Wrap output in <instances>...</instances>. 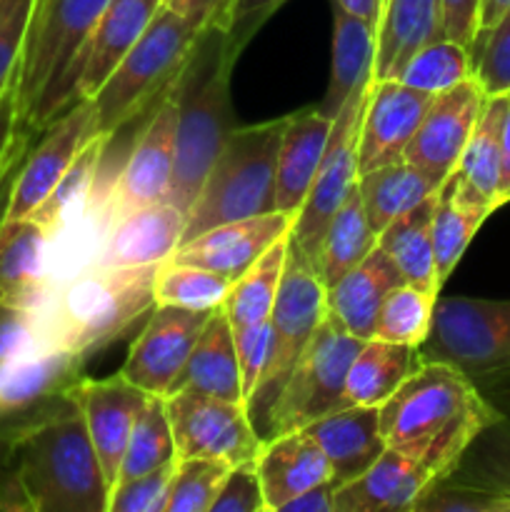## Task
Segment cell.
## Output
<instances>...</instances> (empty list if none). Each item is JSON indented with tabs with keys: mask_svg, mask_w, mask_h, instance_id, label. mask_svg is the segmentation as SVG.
<instances>
[{
	"mask_svg": "<svg viewBox=\"0 0 510 512\" xmlns=\"http://www.w3.org/2000/svg\"><path fill=\"white\" fill-rule=\"evenodd\" d=\"M378 410L385 445L418 460L435 483L450 478L470 445L500 423L473 380L440 360H423Z\"/></svg>",
	"mask_w": 510,
	"mask_h": 512,
	"instance_id": "1",
	"label": "cell"
},
{
	"mask_svg": "<svg viewBox=\"0 0 510 512\" xmlns=\"http://www.w3.org/2000/svg\"><path fill=\"white\" fill-rule=\"evenodd\" d=\"M13 445L15 470L35 512H108L110 485L70 393L0 420Z\"/></svg>",
	"mask_w": 510,
	"mask_h": 512,
	"instance_id": "2",
	"label": "cell"
},
{
	"mask_svg": "<svg viewBox=\"0 0 510 512\" xmlns=\"http://www.w3.org/2000/svg\"><path fill=\"white\" fill-rule=\"evenodd\" d=\"M245 40L248 38L235 35L233 30L213 25L203 28L188 63L173 83L178 133L168 203L178 205L185 215L193 208L225 140L235 130L230 78Z\"/></svg>",
	"mask_w": 510,
	"mask_h": 512,
	"instance_id": "3",
	"label": "cell"
},
{
	"mask_svg": "<svg viewBox=\"0 0 510 512\" xmlns=\"http://www.w3.org/2000/svg\"><path fill=\"white\" fill-rule=\"evenodd\" d=\"M110 0H38L18 70L20 120L45 130L78 98L88 40Z\"/></svg>",
	"mask_w": 510,
	"mask_h": 512,
	"instance_id": "4",
	"label": "cell"
},
{
	"mask_svg": "<svg viewBox=\"0 0 510 512\" xmlns=\"http://www.w3.org/2000/svg\"><path fill=\"white\" fill-rule=\"evenodd\" d=\"M158 265H93L68 280L48 305L55 345L85 363L90 355L120 338L140 315L155 308L153 285Z\"/></svg>",
	"mask_w": 510,
	"mask_h": 512,
	"instance_id": "5",
	"label": "cell"
},
{
	"mask_svg": "<svg viewBox=\"0 0 510 512\" xmlns=\"http://www.w3.org/2000/svg\"><path fill=\"white\" fill-rule=\"evenodd\" d=\"M285 123L288 118L268 120L228 135L190 208L183 243L215 225L273 213L275 165Z\"/></svg>",
	"mask_w": 510,
	"mask_h": 512,
	"instance_id": "6",
	"label": "cell"
},
{
	"mask_svg": "<svg viewBox=\"0 0 510 512\" xmlns=\"http://www.w3.org/2000/svg\"><path fill=\"white\" fill-rule=\"evenodd\" d=\"M198 40V30L175 10L160 5L138 43L93 95L98 133L113 135L143 118L175 83Z\"/></svg>",
	"mask_w": 510,
	"mask_h": 512,
	"instance_id": "7",
	"label": "cell"
},
{
	"mask_svg": "<svg viewBox=\"0 0 510 512\" xmlns=\"http://www.w3.org/2000/svg\"><path fill=\"white\" fill-rule=\"evenodd\" d=\"M325 318V285L318 270L305 260V255L290 240L288 263H285L283 285H280L278 300L270 313V330H273V345H270L268 368L255 388L253 398L245 403L253 428L265 440L268 433L270 413L293 373L295 363L303 355L305 345L310 343L313 333Z\"/></svg>",
	"mask_w": 510,
	"mask_h": 512,
	"instance_id": "8",
	"label": "cell"
},
{
	"mask_svg": "<svg viewBox=\"0 0 510 512\" xmlns=\"http://www.w3.org/2000/svg\"><path fill=\"white\" fill-rule=\"evenodd\" d=\"M360 345L363 340L325 313L270 413L265 440L303 430L323 415L345 408V378Z\"/></svg>",
	"mask_w": 510,
	"mask_h": 512,
	"instance_id": "9",
	"label": "cell"
},
{
	"mask_svg": "<svg viewBox=\"0 0 510 512\" xmlns=\"http://www.w3.org/2000/svg\"><path fill=\"white\" fill-rule=\"evenodd\" d=\"M420 360H440L470 380L510 368V300L438 298Z\"/></svg>",
	"mask_w": 510,
	"mask_h": 512,
	"instance_id": "10",
	"label": "cell"
},
{
	"mask_svg": "<svg viewBox=\"0 0 510 512\" xmlns=\"http://www.w3.org/2000/svg\"><path fill=\"white\" fill-rule=\"evenodd\" d=\"M370 83L355 90L348 103L333 118V128H330L320 168L315 173L313 185H310L308 198H305L303 208L298 210L293 228H290V240L315 270H318L320 240H323L325 228H328L330 218L340 208V203L348 198V193L358 183L360 123H363Z\"/></svg>",
	"mask_w": 510,
	"mask_h": 512,
	"instance_id": "11",
	"label": "cell"
},
{
	"mask_svg": "<svg viewBox=\"0 0 510 512\" xmlns=\"http://www.w3.org/2000/svg\"><path fill=\"white\" fill-rule=\"evenodd\" d=\"M165 410L178 460L210 458L240 465L258 458L263 448V438L255 433L245 403L180 390L165 395Z\"/></svg>",
	"mask_w": 510,
	"mask_h": 512,
	"instance_id": "12",
	"label": "cell"
},
{
	"mask_svg": "<svg viewBox=\"0 0 510 512\" xmlns=\"http://www.w3.org/2000/svg\"><path fill=\"white\" fill-rule=\"evenodd\" d=\"M175 133H178V103L170 85L150 118L145 120L135 143L130 145L128 158L110 193V223L115 225L145 205L168 200L175 170Z\"/></svg>",
	"mask_w": 510,
	"mask_h": 512,
	"instance_id": "13",
	"label": "cell"
},
{
	"mask_svg": "<svg viewBox=\"0 0 510 512\" xmlns=\"http://www.w3.org/2000/svg\"><path fill=\"white\" fill-rule=\"evenodd\" d=\"M48 133L35 148H30L10 195L8 218H28L60 183L80 150L98 135L95 105L90 98H80L63 115L48 125Z\"/></svg>",
	"mask_w": 510,
	"mask_h": 512,
	"instance_id": "14",
	"label": "cell"
},
{
	"mask_svg": "<svg viewBox=\"0 0 510 512\" xmlns=\"http://www.w3.org/2000/svg\"><path fill=\"white\" fill-rule=\"evenodd\" d=\"M213 310L155 305L120 373L148 395H168Z\"/></svg>",
	"mask_w": 510,
	"mask_h": 512,
	"instance_id": "15",
	"label": "cell"
},
{
	"mask_svg": "<svg viewBox=\"0 0 510 512\" xmlns=\"http://www.w3.org/2000/svg\"><path fill=\"white\" fill-rule=\"evenodd\" d=\"M485 93L475 78L463 80L445 93L433 95L423 123L415 130L405 160L428 170L440 183L458 170L478 115L485 105Z\"/></svg>",
	"mask_w": 510,
	"mask_h": 512,
	"instance_id": "16",
	"label": "cell"
},
{
	"mask_svg": "<svg viewBox=\"0 0 510 512\" xmlns=\"http://www.w3.org/2000/svg\"><path fill=\"white\" fill-rule=\"evenodd\" d=\"M68 393L83 415L90 443L103 465L105 480L113 488L135 418L148 400V393L130 383L123 373H115L103 380H90L80 375L70 385Z\"/></svg>",
	"mask_w": 510,
	"mask_h": 512,
	"instance_id": "17",
	"label": "cell"
},
{
	"mask_svg": "<svg viewBox=\"0 0 510 512\" xmlns=\"http://www.w3.org/2000/svg\"><path fill=\"white\" fill-rule=\"evenodd\" d=\"M433 95L415 90L400 80L370 83L358 140V173H370L383 165L405 160L410 140L423 123Z\"/></svg>",
	"mask_w": 510,
	"mask_h": 512,
	"instance_id": "18",
	"label": "cell"
},
{
	"mask_svg": "<svg viewBox=\"0 0 510 512\" xmlns=\"http://www.w3.org/2000/svg\"><path fill=\"white\" fill-rule=\"evenodd\" d=\"M293 220V215L273 210V213L255 215V218L215 225L180 245L170 258L213 270L233 283L275 240L290 233Z\"/></svg>",
	"mask_w": 510,
	"mask_h": 512,
	"instance_id": "19",
	"label": "cell"
},
{
	"mask_svg": "<svg viewBox=\"0 0 510 512\" xmlns=\"http://www.w3.org/2000/svg\"><path fill=\"white\" fill-rule=\"evenodd\" d=\"M435 485V478L408 453H385L353 483L335 490V512H403L415 510Z\"/></svg>",
	"mask_w": 510,
	"mask_h": 512,
	"instance_id": "20",
	"label": "cell"
},
{
	"mask_svg": "<svg viewBox=\"0 0 510 512\" xmlns=\"http://www.w3.org/2000/svg\"><path fill=\"white\" fill-rule=\"evenodd\" d=\"M0 298L28 310H45L53 303L48 230L33 218H5L0 225Z\"/></svg>",
	"mask_w": 510,
	"mask_h": 512,
	"instance_id": "21",
	"label": "cell"
},
{
	"mask_svg": "<svg viewBox=\"0 0 510 512\" xmlns=\"http://www.w3.org/2000/svg\"><path fill=\"white\" fill-rule=\"evenodd\" d=\"M310 435L318 440L330 465L333 488L353 483L385 453V438L380 433V410L370 405H348L310 423Z\"/></svg>",
	"mask_w": 510,
	"mask_h": 512,
	"instance_id": "22",
	"label": "cell"
},
{
	"mask_svg": "<svg viewBox=\"0 0 510 512\" xmlns=\"http://www.w3.org/2000/svg\"><path fill=\"white\" fill-rule=\"evenodd\" d=\"M255 468L263 483L268 512H280L298 495L330 483L328 458L305 428L265 440Z\"/></svg>",
	"mask_w": 510,
	"mask_h": 512,
	"instance_id": "23",
	"label": "cell"
},
{
	"mask_svg": "<svg viewBox=\"0 0 510 512\" xmlns=\"http://www.w3.org/2000/svg\"><path fill=\"white\" fill-rule=\"evenodd\" d=\"M185 223L188 215L168 200L145 205L110 228L98 265L133 268L163 263L183 243Z\"/></svg>",
	"mask_w": 510,
	"mask_h": 512,
	"instance_id": "24",
	"label": "cell"
},
{
	"mask_svg": "<svg viewBox=\"0 0 510 512\" xmlns=\"http://www.w3.org/2000/svg\"><path fill=\"white\" fill-rule=\"evenodd\" d=\"M400 283L405 280L393 260L375 248L363 263L325 288V313L355 338L370 340L385 298Z\"/></svg>",
	"mask_w": 510,
	"mask_h": 512,
	"instance_id": "25",
	"label": "cell"
},
{
	"mask_svg": "<svg viewBox=\"0 0 510 512\" xmlns=\"http://www.w3.org/2000/svg\"><path fill=\"white\" fill-rule=\"evenodd\" d=\"M333 118H325L318 110L290 115L280 140L278 165H275L273 205L278 213L298 215L310 193L315 173L328 145Z\"/></svg>",
	"mask_w": 510,
	"mask_h": 512,
	"instance_id": "26",
	"label": "cell"
},
{
	"mask_svg": "<svg viewBox=\"0 0 510 512\" xmlns=\"http://www.w3.org/2000/svg\"><path fill=\"white\" fill-rule=\"evenodd\" d=\"M163 0H110L83 53L78 98H93L120 60L138 43Z\"/></svg>",
	"mask_w": 510,
	"mask_h": 512,
	"instance_id": "27",
	"label": "cell"
},
{
	"mask_svg": "<svg viewBox=\"0 0 510 512\" xmlns=\"http://www.w3.org/2000/svg\"><path fill=\"white\" fill-rule=\"evenodd\" d=\"M180 390H195V393L213 395L220 400L245 403L233 325L220 308L210 313L208 323L203 325L190 350L188 363L183 365L168 395L180 393Z\"/></svg>",
	"mask_w": 510,
	"mask_h": 512,
	"instance_id": "28",
	"label": "cell"
},
{
	"mask_svg": "<svg viewBox=\"0 0 510 512\" xmlns=\"http://www.w3.org/2000/svg\"><path fill=\"white\" fill-rule=\"evenodd\" d=\"M83 360L68 350H40L0 365V420L38 408L53 395L65 393L80 378Z\"/></svg>",
	"mask_w": 510,
	"mask_h": 512,
	"instance_id": "29",
	"label": "cell"
},
{
	"mask_svg": "<svg viewBox=\"0 0 510 512\" xmlns=\"http://www.w3.org/2000/svg\"><path fill=\"white\" fill-rule=\"evenodd\" d=\"M493 210V205L480 198L458 170L440 185L433 208V248L440 285L450 278L473 235Z\"/></svg>",
	"mask_w": 510,
	"mask_h": 512,
	"instance_id": "30",
	"label": "cell"
},
{
	"mask_svg": "<svg viewBox=\"0 0 510 512\" xmlns=\"http://www.w3.org/2000/svg\"><path fill=\"white\" fill-rule=\"evenodd\" d=\"M440 35V0H385L378 25L375 80L398 78L403 65Z\"/></svg>",
	"mask_w": 510,
	"mask_h": 512,
	"instance_id": "31",
	"label": "cell"
},
{
	"mask_svg": "<svg viewBox=\"0 0 510 512\" xmlns=\"http://www.w3.org/2000/svg\"><path fill=\"white\" fill-rule=\"evenodd\" d=\"M375 50H378V30L335 5L333 68H330L328 90L315 108L320 115L335 118L350 95L373 80Z\"/></svg>",
	"mask_w": 510,
	"mask_h": 512,
	"instance_id": "32",
	"label": "cell"
},
{
	"mask_svg": "<svg viewBox=\"0 0 510 512\" xmlns=\"http://www.w3.org/2000/svg\"><path fill=\"white\" fill-rule=\"evenodd\" d=\"M423 363L413 345L388 343V340H363L345 378V408L370 405L380 408L410 373Z\"/></svg>",
	"mask_w": 510,
	"mask_h": 512,
	"instance_id": "33",
	"label": "cell"
},
{
	"mask_svg": "<svg viewBox=\"0 0 510 512\" xmlns=\"http://www.w3.org/2000/svg\"><path fill=\"white\" fill-rule=\"evenodd\" d=\"M433 208L435 195H430L428 200L385 225L378 233V248L393 260L405 283L438 295L443 285L435 268Z\"/></svg>",
	"mask_w": 510,
	"mask_h": 512,
	"instance_id": "34",
	"label": "cell"
},
{
	"mask_svg": "<svg viewBox=\"0 0 510 512\" xmlns=\"http://www.w3.org/2000/svg\"><path fill=\"white\" fill-rule=\"evenodd\" d=\"M440 185L443 183L433 178L428 170L408 163V160L358 175L360 198H363L365 215L375 233H380L395 218L438 193Z\"/></svg>",
	"mask_w": 510,
	"mask_h": 512,
	"instance_id": "35",
	"label": "cell"
},
{
	"mask_svg": "<svg viewBox=\"0 0 510 512\" xmlns=\"http://www.w3.org/2000/svg\"><path fill=\"white\" fill-rule=\"evenodd\" d=\"M375 248H378V233L370 228L363 198H360L358 183H355L348 198L330 218L323 240H320L318 275L325 288L343 278L355 265L363 263Z\"/></svg>",
	"mask_w": 510,
	"mask_h": 512,
	"instance_id": "36",
	"label": "cell"
},
{
	"mask_svg": "<svg viewBox=\"0 0 510 512\" xmlns=\"http://www.w3.org/2000/svg\"><path fill=\"white\" fill-rule=\"evenodd\" d=\"M288 248H290V233L275 240L243 275L230 283L228 293H225L220 310L225 318L230 320L233 328L240 325H253L270 320V313L278 300L280 285H283L285 263H288Z\"/></svg>",
	"mask_w": 510,
	"mask_h": 512,
	"instance_id": "37",
	"label": "cell"
},
{
	"mask_svg": "<svg viewBox=\"0 0 510 512\" xmlns=\"http://www.w3.org/2000/svg\"><path fill=\"white\" fill-rule=\"evenodd\" d=\"M510 95H495L485 100L478 115L463 158L458 163V173L465 183L498 208V183H500V130H503V115L508 108Z\"/></svg>",
	"mask_w": 510,
	"mask_h": 512,
	"instance_id": "38",
	"label": "cell"
},
{
	"mask_svg": "<svg viewBox=\"0 0 510 512\" xmlns=\"http://www.w3.org/2000/svg\"><path fill=\"white\" fill-rule=\"evenodd\" d=\"M108 133H98L75 158V163L70 165L68 173L60 178V183L55 185L53 193L28 215L35 223L43 225L45 230L55 233L58 228H63L65 223L75 220L78 215L85 213L90 203V193H93L95 175H98L100 158H103L105 143H108Z\"/></svg>",
	"mask_w": 510,
	"mask_h": 512,
	"instance_id": "39",
	"label": "cell"
},
{
	"mask_svg": "<svg viewBox=\"0 0 510 512\" xmlns=\"http://www.w3.org/2000/svg\"><path fill=\"white\" fill-rule=\"evenodd\" d=\"M175 460H178V455H175V440L173 430H170L168 410H165V398L163 395H148L138 418H135L115 483L153 473V470L165 468Z\"/></svg>",
	"mask_w": 510,
	"mask_h": 512,
	"instance_id": "40",
	"label": "cell"
},
{
	"mask_svg": "<svg viewBox=\"0 0 510 512\" xmlns=\"http://www.w3.org/2000/svg\"><path fill=\"white\" fill-rule=\"evenodd\" d=\"M230 280L183 260H163L155 273V305H178L188 310H218Z\"/></svg>",
	"mask_w": 510,
	"mask_h": 512,
	"instance_id": "41",
	"label": "cell"
},
{
	"mask_svg": "<svg viewBox=\"0 0 510 512\" xmlns=\"http://www.w3.org/2000/svg\"><path fill=\"white\" fill-rule=\"evenodd\" d=\"M468 78H473L470 50L465 45L455 43V40L438 38L433 43L423 45L403 65V70H400L395 80L415 90H423V93L438 95L455 88V85Z\"/></svg>",
	"mask_w": 510,
	"mask_h": 512,
	"instance_id": "42",
	"label": "cell"
},
{
	"mask_svg": "<svg viewBox=\"0 0 510 512\" xmlns=\"http://www.w3.org/2000/svg\"><path fill=\"white\" fill-rule=\"evenodd\" d=\"M435 300H438L435 293L420 290L410 283H400L398 288L390 290L380 308L373 338L420 348L430 333Z\"/></svg>",
	"mask_w": 510,
	"mask_h": 512,
	"instance_id": "43",
	"label": "cell"
},
{
	"mask_svg": "<svg viewBox=\"0 0 510 512\" xmlns=\"http://www.w3.org/2000/svg\"><path fill=\"white\" fill-rule=\"evenodd\" d=\"M233 465L210 458H185L175 463L165 512H210L215 495Z\"/></svg>",
	"mask_w": 510,
	"mask_h": 512,
	"instance_id": "44",
	"label": "cell"
},
{
	"mask_svg": "<svg viewBox=\"0 0 510 512\" xmlns=\"http://www.w3.org/2000/svg\"><path fill=\"white\" fill-rule=\"evenodd\" d=\"M53 348L58 345H55L53 330H50L48 308L28 310L0 298V365Z\"/></svg>",
	"mask_w": 510,
	"mask_h": 512,
	"instance_id": "45",
	"label": "cell"
},
{
	"mask_svg": "<svg viewBox=\"0 0 510 512\" xmlns=\"http://www.w3.org/2000/svg\"><path fill=\"white\" fill-rule=\"evenodd\" d=\"M470 58L473 78L480 83L485 98L510 95V8L493 28L475 35Z\"/></svg>",
	"mask_w": 510,
	"mask_h": 512,
	"instance_id": "46",
	"label": "cell"
},
{
	"mask_svg": "<svg viewBox=\"0 0 510 512\" xmlns=\"http://www.w3.org/2000/svg\"><path fill=\"white\" fill-rule=\"evenodd\" d=\"M175 463L153 470V473L115 483L108 495V512H165Z\"/></svg>",
	"mask_w": 510,
	"mask_h": 512,
	"instance_id": "47",
	"label": "cell"
},
{
	"mask_svg": "<svg viewBox=\"0 0 510 512\" xmlns=\"http://www.w3.org/2000/svg\"><path fill=\"white\" fill-rule=\"evenodd\" d=\"M35 3L38 0H0V90L18 80Z\"/></svg>",
	"mask_w": 510,
	"mask_h": 512,
	"instance_id": "48",
	"label": "cell"
},
{
	"mask_svg": "<svg viewBox=\"0 0 510 512\" xmlns=\"http://www.w3.org/2000/svg\"><path fill=\"white\" fill-rule=\"evenodd\" d=\"M233 338H235V353H238L240 380H243V398L245 403H248V400L253 398L255 388H258L260 378H263L265 368H268L270 345H273L270 320L233 328Z\"/></svg>",
	"mask_w": 510,
	"mask_h": 512,
	"instance_id": "49",
	"label": "cell"
},
{
	"mask_svg": "<svg viewBox=\"0 0 510 512\" xmlns=\"http://www.w3.org/2000/svg\"><path fill=\"white\" fill-rule=\"evenodd\" d=\"M210 512H268L255 460L233 465L228 470Z\"/></svg>",
	"mask_w": 510,
	"mask_h": 512,
	"instance_id": "50",
	"label": "cell"
},
{
	"mask_svg": "<svg viewBox=\"0 0 510 512\" xmlns=\"http://www.w3.org/2000/svg\"><path fill=\"white\" fill-rule=\"evenodd\" d=\"M480 25V0H440V35L470 50Z\"/></svg>",
	"mask_w": 510,
	"mask_h": 512,
	"instance_id": "51",
	"label": "cell"
},
{
	"mask_svg": "<svg viewBox=\"0 0 510 512\" xmlns=\"http://www.w3.org/2000/svg\"><path fill=\"white\" fill-rule=\"evenodd\" d=\"M163 5L183 15L198 33L210 25L220 30L233 28V23H230L233 0H163Z\"/></svg>",
	"mask_w": 510,
	"mask_h": 512,
	"instance_id": "52",
	"label": "cell"
},
{
	"mask_svg": "<svg viewBox=\"0 0 510 512\" xmlns=\"http://www.w3.org/2000/svg\"><path fill=\"white\" fill-rule=\"evenodd\" d=\"M23 128L25 125L20 120L18 108V80H13L8 88L0 90V165L8 160L10 150H13Z\"/></svg>",
	"mask_w": 510,
	"mask_h": 512,
	"instance_id": "53",
	"label": "cell"
},
{
	"mask_svg": "<svg viewBox=\"0 0 510 512\" xmlns=\"http://www.w3.org/2000/svg\"><path fill=\"white\" fill-rule=\"evenodd\" d=\"M30 135H33V130L30 128L20 130L8 160L0 165V225H3V220L8 218V205H10V195H13L15 178H18L20 168H23L25 158H28L30 153Z\"/></svg>",
	"mask_w": 510,
	"mask_h": 512,
	"instance_id": "54",
	"label": "cell"
},
{
	"mask_svg": "<svg viewBox=\"0 0 510 512\" xmlns=\"http://www.w3.org/2000/svg\"><path fill=\"white\" fill-rule=\"evenodd\" d=\"M285 0H233V10H230V23H233V33L250 38L253 30L278 8Z\"/></svg>",
	"mask_w": 510,
	"mask_h": 512,
	"instance_id": "55",
	"label": "cell"
},
{
	"mask_svg": "<svg viewBox=\"0 0 510 512\" xmlns=\"http://www.w3.org/2000/svg\"><path fill=\"white\" fill-rule=\"evenodd\" d=\"M280 512H335V488L333 483H323L308 493L290 500Z\"/></svg>",
	"mask_w": 510,
	"mask_h": 512,
	"instance_id": "56",
	"label": "cell"
},
{
	"mask_svg": "<svg viewBox=\"0 0 510 512\" xmlns=\"http://www.w3.org/2000/svg\"><path fill=\"white\" fill-rule=\"evenodd\" d=\"M510 200V98L503 115L500 130V183H498V208Z\"/></svg>",
	"mask_w": 510,
	"mask_h": 512,
	"instance_id": "57",
	"label": "cell"
},
{
	"mask_svg": "<svg viewBox=\"0 0 510 512\" xmlns=\"http://www.w3.org/2000/svg\"><path fill=\"white\" fill-rule=\"evenodd\" d=\"M383 3L385 0H335L338 8H343L345 13L355 15V18L365 20V23L375 30H378L380 18H383Z\"/></svg>",
	"mask_w": 510,
	"mask_h": 512,
	"instance_id": "58",
	"label": "cell"
},
{
	"mask_svg": "<svg viewBox=\"0 0 510 512\" xmlns=\"http://www.w3.org/2000/svg\"><path fill=\"white\" fill-rule=\"evenodd\" d=\"M510 8V0H480V25L478 33L493 28L500 18H503L505 10Z\"/></svg>",
	"mask_w": 510,
	"mask_h": 512,
	"instance_id": "59",
	"label": "cell"
}]
</instances>
